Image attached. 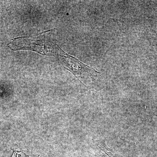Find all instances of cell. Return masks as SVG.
<instances>
[{"label": "cell", "instance_id": "obj_1", "mask_svg": "<svg viewBox=\"0 0 157 157\" xmlns=\"http://www.w3.org/2000/svg\"><path fill=\"white\" fill-rule=\"evenodd\" d=\"M59 54L58 58L59 61L81 82L82 80L86 79L94 73H99L93 68L84 64L77 59L69 55L63 50H61Z\"/></svg>", "mask_w": 157, "mask_h": 157}, {"label": "cell", "instance_id": "obj_2", "mask_svg": "<svg viewBox=\"0 0 157 157\" xmlns=\"http://www.w3.org/2000/svg\"><path fill=\"white\" fill-rule=\"evenodd\" d=\"M11 149L13 152L11 157H43L38 155L26 154L25 152L21 150H15L13 148H11Z\"/></svg>", "mask_w": 157, "mask_h": 157}]
</instances>
